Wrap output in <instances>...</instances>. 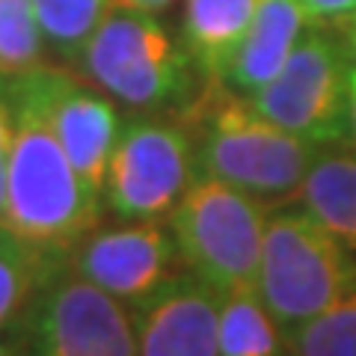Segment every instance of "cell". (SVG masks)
<instances>
[{
    "mask_svg": "<svg viewBox=\"0 0 356 356\" xmlns=\"http://www.w3.org/2000/svg\"><path fill=\"white\" fill-rule=\"evenodd\" d=\"M220 356H291L288 332L261 303L259 291L220 294Z\"/></svg>",
    "mask_w": 356,
    "mask_h": 356,
    "instance_id": "16",
    "label": "cell"
},
{
    "mask_svg": "<svg viewBox=\"0 0 356 356\" xmlns=\"http://www.w3.org/2000/svg\"><path fill=\"white\" fill-rule=\"evenodd\" d=\"M344 27H348V51H350V57L356 60V18H350Z\"/></svg>",
    "mask_w": 356,
    "mask_h": 356,
    "instance_id": "25",
    "label": "cell"
},
{
    "mask_svg": "<svg viewBox=\"0 0 356 356\" xmlns=\"http://www.w3.org/2000/svg\"><path fill=\"white\" fill-rule=\"evenodd\" d=\"M0 356H21V348H18V339L13 327L0 330Z\"/></svg>",
    "mask_w": 356,
    "mask_h": 356,
    "instance_id": "24",
    "label": "cell"
},
{
    "mask_svg": "<svg viewBox=\"0 0 356 356\" xmlns=\"http://www.w3.org/2000/svg\"><path fill=\"white\" fill-rule=\"evenodd\" d=\"M9 95L36 107L57 134L60 146L69 154L83 181L104 196V178L122 131V116L102 89L81 81L60 65L42 63L18 77L3 81Z\"/></svg>",
    "mask_w": 356,
    "mask_h": 356,
    "instance_id": "9",
    "label": "cell"
},
{
    "mask_svg": "<svg viewBox=\"0 0 356 356\" xmlns=\"http://www.w3.org/2000/svg\"><path fill=\"white\" fill-rule=\"evenodd\" d=\"M348 137L356 140V63L348 74Z\"/></svg>",
    "mask_w": 356,
    "mask_h": 356,
    "instance_id": "22",
    "label": "cell"
},
{
    "mask_svg": "<svg viewBox=\"0 0 356 356\" xmlns=\"http://www.w3.org/2000/svg\"><path fill=\"white\" fill-rule=\"evenodd\" d=\"M44 51L33 0H0V81L42 65Z\"/></svg>",
    "mask_w": 356,
    "mask_h": 356,
    "instance_id": "18",
    "label": "cell"
},
{
    "mask_svg": "<svg viewBox=\"0 0 356 356\" xmlns=\"http://www.w3.org/2000/svg\"><path fill=\"white\" fill-rule=\"evenodd\" d=\"M69 267L131 312L184 273L178 243L161 220H125L122 226L89 232L69 252Z\"/></svg>",
    "mask_w": 356,
    "mask_h": 356,
    "instance_id": "10",
    "label": "cell"
},
{
    "mask_svg": "<svg viewBox=\"0 0 356 356\" xmlns=\"http://www.w3.org/2000/svg\"><path fill=\"white\" fill-rule=\"evenodd\" d=\"M353 57L327 30L312 24L270 83L247 95L264 119L294 137L330 146L348 137V74Z\"/></svg>",
    "mask_w": 356,
    "mask_h": 356,
    "instance_id": "7",
    "label": "cell"
},
{
    "mask_svg": "<svg viewBox=\"0 0 356 356\" xmlns=\"http://www.w3.org/2000/svg\"><path fill=\"white\" fill-rule=\"evenodd\" d=\"M208 83V92L184 107L199 178L232 184L267 208L291 202L321 146L273 125L226 83Z\"/></svg>",
    "mask_w": 356,
    "mask_h": 356,
    "instance_id": "1",
    "label": "cell"
},
{
    "mask_svg": "<svg viewBox=\"0 0 356 356\" xmlns=\"http://www.w3.org/2000/svg\"><path fill=\"white\" fill-rule=\"evenodd\" d=\"M312 24H348L356 18V0H300Z\"/></svg>",
    "mask_w": 356,
    "mask_h": 356,
    "instance_id": "20",
    "label": "cell"
},
{
    "mask_svg": "<svg viewBox=\"0 0 356 356\" xmlns=\"http://www.w3.org/2000/svg\"><path fill=\"white\" fill-rule=\"evenodd\" d=\"M196 181L187 128L158 113L122 119L104 178V205L122 220H163Z\"/></svg>",
    "mask_w": 356,
    "mask_h": 356,
    "instance_id": "8",
    "label": "cell"
},
{
    "mask_svg": "<svg viewBox=\"0 0 356 356\" xmlns=\"http://www.w3.org/2000/svg\"><path fill=\"white\" fill-rule=\"evenodd\" d=\"M259 297L285 332L356 291V259L348 243L321 229L306 211L267 214Z\"/></svg>",
    "mask_w": 356,
    "mask_h": 356,
    "instance_id": "4",
    "label": "cell"
},
{
    "mask_svg": "<svg viewBox=\"0 0 356 356\" xmlns=\"http://www.w3.org/2000/svg\"><path fill=\"white\" fill-rule=\"evenodd\" d=\"M65 261L69 255L30 243L0 222V330L13 324Z\"/></svg>",
    "mask_w": 356,
    "mask_h": 356,
    "instance_id": "15",
    "label": "cell"
},
{
    "mask_svg": "<svg viewBox=\"0 0 356 356\" xmlns=\"http://www.w3.org/2000/svg\"><path fill=\"white\" fill-rule=\"evenodd\" d=\"M9 104L13 149L0 222L30 243L69 255L89 232L98 229L104 196L83 181L36 107L13 95Z\"/></svg>",
    "mask_w": 356,
    "mask_h": 356,
    "instance_id": "2",
    "label": "cell"
},
{
    "mask_svg": "<svg viewBox=\"0 0 356 356\" xmlns=\"http://www.w3.org/2000/svg\"><path fill=\"white\" fill-rule=\"evenodd\" d=\"M309 27L312 21L300 0H259L255 18L222 83L243 98L259 92L264 83H270L280 74Z\"/></svg>",
    "mask_w": 356,
    "mask_h": 356,
    "instance_id": "12",
    "label": "cell"
},
{
    "mask_svg": "<svg viewBox=\"0 0 356 356\" xmlns=\"http://www.w3.org/2000/svg\"><path fill=\"white\" fill-rule=\"evenodd\" d=\"M294 199L321 229L356 250V149L321 146Z\"/></svg>",
    "mask_w": 356,
    "mask_h": 356,
    "instance_id": "14",
    "label": "cell"
},
{
    "mask_svg": "<svg viewBox=\"0 0 356 356\" xmlns=\"http://www.w3.org/2000/svg\"><path fill=\"white\" fill-rule=\"evenodd\" d=\"M255 9L259 0H184L181 42L208 81L222 83Z\"/></svg>",
    "mask_w": 356,
    "mask_h": 356,
    "instance_id": "13",
    "label": "cell"
},
{
    "mask_svg": "<svg viewBox=\"0 0 356 356\" xmlns=\"http://www.w3.org/2000/svg\"><path fill=\"white\" fill-rule=\"evenodd\" d=\"M77 69L95 89L140 113L191 104L193 60L158 15L110 3Z\"/></svg>",
    "mask_w": 356,
    "mask_h": 356,
    "instance_id": "3",
    "label": "cell"
},
{
    "mask_svg": "<svg viewBox=\"0 0 356 356\" xmlns=\"http://www.w3.org/2000/svg\"><path fill=\"white\" fill-rule=\"evenodd\" d=\"M113 3H122V6H131V9H143V13H152V15H158V13H166L175 0H113Z\"/></svg>",
    "mask_w": 356,
    "mask_h": 356,
    "instance_id": "23",
    "label": "cell"
},
{
    "mask_svg": "<svg viewBox=\"0 0 356 356\" xmlns=\"http://www.w3.org/2000/svg\"><path fill=\"white\" fill-rule=\"evenodd\" d=\"M9 149H13V104H9L6 83L0 81V220H3V202H6Z\"/></svg>",
    "mask_w": 356,
    "mask_h": 356,
    "instance_id": "21",
    "label": "cell"
},
{
    "mask_svg": "<svg viewBox=\"0 0 356 356\" xmlns=\"http://www.w3.org/2000/svg\"><path fill=\"white\" fill-rule=\"evenodd\" d=\"M267 211L238 187L196 178L170 214V232L184 267L220 294L255 291Z\"/></svg>",
    "mask_w": 356,
    "mask_h": 356,
    "instance_id": "5",
    "label": "cell"
},
{
    "mask_svg": "<svg viewBox=\"0 0 356 356\" xmlns=\"http://www.w3.org/2000/svg\"><path fill=\"white\" fill-rule=\"evenodd\" d=\"M21 356H137V324L122 300L65 261L13 321Z\"/></svg>",
    "mask_w": 356,
    "mask_h": 356,
    "instance_id": "6",
    "label": "cell"
},
{
    "mask_svg": "<svg viewBox=\"0 0 356 356\" xmlns=\"http://www.w3.org/2000/svg\"><path fill=\"white\" fill-rule=\"evenodd\" d=\"M137 356H220V291L191 270L134 312Z\"/></svg>",
    "mask_w": 356,
    "mask_h": 356,
    "instance_id": "11",
    "label": "cell"
},
{
    "mask_svg": "<svg viewBox=\"0 0 356 356\" xmlns=\"http://www.w3.org/2000/svg\"><path fill=\"white\" fill-rule=\"evenodd\" d=\"M110 3L113 0H33L44 48L57 60L77 65Z\"/></svg>",
    "mask_w": 356,
    "mask_h": 356,
    "instance_id": "17",
    "label": "cell"
},
{
    "mask_svg": "<svg viewBox=\"0 0 356 356\" xmlns=\"http://www.w3.org/2000/svg\"><path fill=\"white\" fill-rule=\"evenodd\" d=\"M291 356H356V291L288 332Z\"/></svg>",
    "mask_w": 356,
    "mask_h": 356,
    "instance_id": "19",
    "label": "cell"
}]
</instances>
